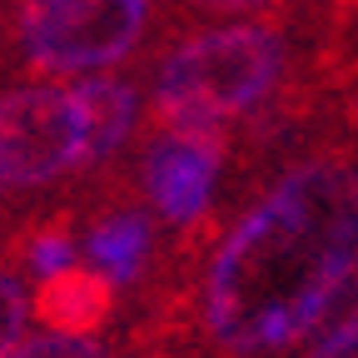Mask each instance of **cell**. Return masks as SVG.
Segmentation results:
<instances>
[{"mask_svg": "<svg viewBox=\"0 0 358 358\" xmlns=\"http://www.w3.org/2000/svg\"><path fill=\"white\" fill-rule=\"evenodd\" d=\"M75 100L85 115V169L120 164V150L134 129V90L115 75H100L75 85Z\"/></svg>", "mask_w": 358, "mask_h": 358, "instance_id": "8", "label": "cell"}, {"mask_svg": "<svg viewBox=\"0 0 358 358\" xmlns=\"http://www.w3.org/2000/svg\"><path fill=\"white\" fill-rule=\"evenodd\" d=\"M150 0H25L15 20L20 60L45 75L110 70L145 40Z\"/></svg>", "mask_w": 358, "mask_h": 358, "instance_id": "3", "label": "cell"}, {"mask_svg": "<svg viewBox=\"0 0 358 358\" xmlns=\"http://www.w3.org/2000/svg\"><path fill=\"white\" fill-rule=\"evenodd\" d=\"M338 6H348V10H358V0H338Z\"/></svg>", "mask_w": 358, "mask_h": 358, "instance_id": "13", "label": "cell"}, {"mask_svg": "<svg viewBox=\"0 0 358 358\" xmlns=\"http://www.w3.org/2000/svg\"><path fill=\"white\" fill-rule=\"evenodd\" d=\"M75 169H85V115L75 90H0V189H50Z\"/></svg>", "mask_w": 358, "mask_h": 358, "instance_id": "4", "label": "cell"}, {"mask_svg": "<svg viewBox=\"0 0 358 358\" xmlns=\"http://www.w3.org/2000/svg\"><path fill=\"white\" fill-rule=\"evenodd\" d=\"M85 254L120 289L145 284L150 254H155V224H150V214L145 209H124V204L105 209L95 224H90V234H85Z\"/></svg>", "mask_w": 358, "mask_h": 358, "instance_id": "7", "label": "cell"}, {"mask_svg": "<svg viewBox=\"0 0 358 358\" xmlns=\"http://www.w3.org/2000/svg\"><path fill=\"white\" fill-rule=\"evenodd\" d=\"M224 155H229L224 134H179V129L150 134L140 150V174H134L145 204L174 229H194L199 219H209Z\"/></svg>", "mask_w": 358, "mask_h": 358, "instance_id": "5", "label": "cell"}, {"mask_svg": "<svg viewBox=\"0 0 358 358\" xmlns=\"http://www.w3.org/2000/svg\"><path fill=\"white\" fill-rule=\"evenodd\" d=\"M358 268V150L294 159L229 224L179 229L140 289L124 358H279Z\"/></svg>", "mask_w": 358, "mask_h": 358, "instance_id": "1", "label": "cell"}, {"mask_svg": "<svg viewBox=\"0 0 358 358\" xmlns=\"http://www.w3.org/2000/svg\"><path fill=\"white\" fill-rule=\"evenodd\" d=\"M303 358H358V319H343V324L324 329Z\"/></svg>", "mask_w": 358, "mask_h": 358, "instance_id": "11", "label": "cell"}, {"mask_svg": "<svg viewBox=\"0 0 358 358\" xmlns=\"http://www.w3.org/2000/svg\"><path fill=\"white\" fill-rule=\"evenodd\" d=\"M120 308V284L105 279L95 264H75L65 274L45 279L35 289V319L55 334H100Z\"/></svg>", "mask_w": 358, "mask_h": 358, "instance_id": "6", "label": "cell"}, {"mask_svg": "<svg viewBox=\"0 0 358 358\" xmlns=\"http://www.w3.org/2000/svg\"><path fill=\"white\" fill-rule=\"evenodd\" d=\"M30 313H35V303H30V289L20 274V254L10 244H0V358L20 348Z\"/></svg>", "mask_w": 358, "mask_h": 358, "instance_id": "9", "label": "cell"}, {"mask_svg": "<svg viewBox=\"0 0 358 358\" xmlns=\"http://www.w3.org/2000/svg\"><path fill=\"white\" fill-rule=\"evenodd\" d=\"M289 75V30L219 25L194 30L155 70V120L179 134H224V124L279 95Z\"/></svg>", "mask_w": 358, "mask_h": 358, "instance_id": "2", "label": "cell"}, {"mask_svg": "<svg viewBox=\"0 0 358 358\" xmlns=\"http://www.w3.org/2000/svg\"><path fill=\"white\" fill-rule=\"evenodd\" d=\"M6 358H124V353L105 343L100 334H40Z\"/></svg>", "mask_w": 358, "mask_h": 358, "instance_id": "10", "label": "cell"}, {"mask_svg": "<svg viewBox=\"0 0 358 358\" xmlns=\"http://www.w3.org/2000/svg\"><path fill=\"white\" fill-rule=\"evenodd\" d=\"M185 6H194V10H204V15H244V10L284 6V0H185Z\"/></svg>", "mask_w": 358, "mask_h": 358, "instance_id": "12", "label": "cell"}]
</instances>
